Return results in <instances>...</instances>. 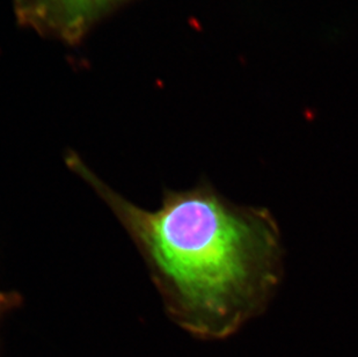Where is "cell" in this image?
I'll return each mask as SVG.
<instances>
[{
    "label": "cell",
    "mask_w": 358,
    "mask_h": 357,
    "mask_svg": "<svg viewBox=\"0 0 358 357\" xmlns=\"http://www.w3.org/2000/svg\"><path fill=\"white\" fill-rule=\"evenodd\" d=\"M17 22L63 43L76 44L125 0H13Z\"/></svg>",
    "instance_id": "2"
},
{
    "label": "cell",
    "mask_w": 358,
    "mask_h": 357,
    "mask_svg": "<svg viewBox=\"0 0 358 357\" xmlns=\"http://www.w3.org/2000/svg\"><path fill=\"white\" fill-rule=\"evenodd\" d=\"M64 160L128 233L173 323L203 340H222L267 309L284 256L269 210L238 206L208 181L165 189L159 208L146 210L116 192L78 152H66Z\"/></svg>",
    "instance_id": "1"
}]
</instances>
